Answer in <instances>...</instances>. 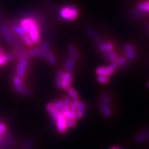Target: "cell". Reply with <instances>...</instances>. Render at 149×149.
I'll list each match as a JSON object with an SVG mask.
<instances>
[{
    "instance_id": "obj_1",
    "label": "cell",
    "mask_w": 149,
    "mask_h": 149,
    "mask_svg": "<svg viewBox=\"0 0 149 149\" xmlns=\"http://www.w3.org/2000/svg\"><path fill=\"white\" fill-rule=\"evenodd\" d=\"M60 15L64 20L74 21L78 16V10L73 6H65L60 9Z\"/></svg>"
},
{
    "instance_id": "obj_2",
    "label": "cell",
    "mask_w": 149,
    "mask_h": 149,
    "mask_svg": "<svg viewBox=\"0 0 149 149\" xmlns=\"http://www.w3.org/2000/svg\"><path fill=\"white\" fill-rule=\"evenodd\" d=\"M39 26L38 25L37 21L34 23L32 26L28 30L27 34L30 39H31L33 44H38L40 41L39 36Z\"/></svg>"
},
{
    "instance_id": "obj_3",
    "label": "cell",
    "mask_w": 149,
    "mask_h": 149,
    "mask_svg": "<svg viewBox=\"0 0 149 149\" xmlns=\"http://www.w3.org/2000/svg\"><path fill=\"white\" fill-rule=\"evenodd\" d=\"M27 65L28 62L27 60L25 58H21L19 61L18 62L17 68H16V77L21 79L23 80L27 68Z\"/></svg>"
},
{
    "instance_id": "obj_4",
    "label": "cell",
    "mask_w": 149,
    "mask_h": 149,
    "mask_svg": "<svg viewBox=\"0 0 149 149\" xmlns=\"http://www.w3.org/2000/svg\"><path fill=\"white\" fill-rule=\"evenodd\" d=\"M117 68V67L114 62L109 65L108 67H100L96 70V73L97 75H104L109 77L113 74L115 70Z\"/></svg>"
},
{
    "instance_id": "obj_5",
    "label": "cell",
    "mask_w": 149,
    "mask_h": 149,
    "mask_svg": "<svg viewBox=\"0 0 149 149\" xmlns=\"http://www.w3.org/2000/svg\"><path fill=\"white\" fill-rule=\"evenodd\" d=\"M65 120H66V118H65L63 113L62 111H60L55 122L57 124V129L60 133H64L67 130V127L66 126V124H65Z\"/></svg>"
},
{
    "instance_id": "obj_6",
    "label": "cell",
    "mask_w": 149,
    "mask_h": 149,
    "mask_svg": "<svg viewBox=\"0 0 149 149\" xmlns=\"http://www.w3.org/2000/svg\"><path fill=\"white\" fill-rule=\"evenodd\" d=\"M46 109L47 111L48 112V113L51 116V118L53 119V120L55 121L57 119V116L58 113H60V111L58 110L53 104V102H50V103L47 104L46 106Z\"/></svg>"
},
{
    "instance_id": "obj_7",
    "label": "cell",
    "mask_w": 149,
    "mask_h": 149,
    "mask_svg": "<svg viewBox=\"0 0 149 149\" xmlns=\"http://www.w3.org/2000/svg\"><path fill=\"white\" fill-rule=\"evenodd\" d=\"M72 81V74L70 72L64 73L63 81H62V88L64 90H67L70 88Z\"/></svg>"
},
{
    "instance_id": "obj_8",
    "label": "cell",
    "mask_w": 149,
    "mask_h": 149,
    "mask_svg": "<svg viewBox=\"0 0 149 149\" xmlns=\"http://www.w3.org/2000/svg\"><path fill=\"white\" fill-rule=\"evenodd\" d=\"M50 48V45L48 42H44V43L42 44L41 47L40 48V52H39V57L42 58L44 59L45 58L46 55L49 52V50Z\"/></svg>"
},
{
    "instance_id": "obj_9",
    "label": "cell",
    "mask_w": 149,
    "mask_h": 149,
    "mask_svg": "<svg viewBox=\"0 0 149 149\" xmlns=\"http://www.w3.org/2000/svg\"><path fill=\"white\" fill-rule=\"evenodd\" d=\"M100 109L102 112V114H103L106 117H109L111 114V111L109 107V104L106 103V102L101 101L100 103Z\"/></svg>"
},
{
    "instance_id": "obj_10",
    "label": "cell",
    "mask_w": 149,
    "mask_h": 149,
    "mask_svg": "<svg viewBox=\"0 0 149 149\" xmlns=\"http://www.w3.org/2000/svg\"><path fill=\"white\" fill-rule=\"evenodd\" d=\"M114 46L109 42H100L99 44V49L102 52H108L109 51L113 50Z\"/></svg>"
},
{
    "instance_id": "obj_11",
    "label": "cell",
    "mask_w": 149,
    "mask_h": 149,
    "mask_svg": "<svg viewBox=\"0 0 149 149\" xmlns=\"http://www.w3.org/2000/svg\"><path fill=\"white\" fill-rule=\"evenodd\" d=\"M124 49L127 58L130 60L134 59L135 56H136V52H135V50H134L130 44H126L124 46Z\"/></svg>"
},
{
    "instance_id": "obj_12",
    "label": "cell",
    "mask_w": 149,
    "mask_h": 149,
    "mask_svg": "<svg viewBox=\"0 0 149 149\" xmlns=\"http://www.w3.org/2000/svg\"><path fill=\"white\" fill-rule=\"evenodd\" d=\"M104 54V58L106 60H108L109 61L112 62H114L115 60L118 58V55L116 54L113 50L109 51V52H105Z\"/></svg>"
},
{
    "instance_id": "obj_13",
    "label": "cell",
    "mask_w": 149,
    "mask_h": 149,
    "mask_svg": "<svg viewBox=\"0 0 149 149\" xmlns=\"http://www.w3.org/2000/svg\"><path fill=\"white\" fill-rule=\"evenodd\" d=\"M1 31L4 36V38L6 40V41L8 42H11V40H13V37L8 28L5 26L2 27Z\"/></svg>"
},
{
    "instance_id": "obj_14",
    "label": "cell",
    "mask_w": 149,
    "mask_h": 149,
    "mask_svg": "<svg viewBox=\"0 0 149 149\" xmlns=\"http://www.w3.org/2000/svg\"><path fill=\"white\" fill-rule=\"evenodd\" d=\"M138 9L142 13H148L149 11L148 1H142L138 4Z\"/></svg>"
},
{
    "instance_id": "obj_15",
    "label": "cell",
    "mask_w": 149,
    "mask_h": 149,
    "mask_svg": "<svg viewBox=\"0 0 149 149\" xmlns=\"http://www.w3.org/2000/svg\"><path fill=\"white\" fill-rule=\"evenodd\" d=\"M68 52L70 54V57L73 60H77L78 58V54L75 47L73 45H70L68 46Z\"/></svg>"
},
{
    "instance_id": "obj_16",
    "label": "cell",
    "mask_w": 149,
    "mask_h": 149,
    "mask_svg": "<svg viewBox=\"0 0 149 149\" xmlns=\"http://www.w3.org/2000/svg\"><path fill=\"white\" fill-rule=\"evenodd\" d=\"M64 72L63 71H59L57 73V78H56V85L57 88H62V81L63 78Z\"/></svg>"
},
{
    "instance_id": "obj_17",
    "label": "cell",
    "mask_w": 149,
    "mask_h": 149,
    "mask_svg": "<svg viewBox=\"0 0 149 149\" xmlns=\"http://www.w3.org/2000/svg\"><path fill=\"white\" fill-rule=\"evenodd\" d=\"M45 58H47V60L48 62L52 65H55L56 64V62H57V60H56L55 56L51 52H49L47 54Z\"/></svg>"
},
{
    "instance_id": "obj_18",
    "label": "cell",
    "mask_w": 149,
    "mask_h": 149,
    "mask_svg": "<svg viewBox=\"0 0 149 149\" xmlns=\"http://www.w3.org/2000/svg\"><path fill=\"white\" fill-rule=\"evenodd\" d=\"M40 52V48H35L27 51L26 52V56L29 57H34L35 56L38 55Z\"/></svg>"
},
{
    "instance_id": "obj_19",
    "label": "cell",
    "mask_w": 149,
    "mask_h": 149,
    "mask_svg": "<svg viewBox=\"0 0 149 149\" xmlns=\"http://www.w3.org/2000/svg\"><path fill=\"white\" fill-rule=\"evenodd\" d=\"M65 67L69 71H71L73 69L74 67V60L71 58L68 57L67 58L66 62H65Z\"/></svg>"
},
{
    "instance_id": "obj_20",
    "label": "cell",
    "mask_w": 149,
    "mask_h": 149,
    "mask_svg": "<svg viewBox=\"0 0 149 149\" xmlns=\"http://www.w3.org/2000/svg\"><path fill=\"white\" fill-rule=\"evenodd\" d=\"M14 30H15L16 33L19 35L22 36V35L26 34V32L24 30V28H23L22 26H21L20 25L15 26V28H14Z\"/></svg>"
},
{
    "instance_id": "obj_21",
    "label": "cell",
    "mask_w": 149,
    "mask_h": 149,
    "mask_svg": "<svg viewBox=\"0 0 149 149\" xmlns=\"http://www.w3.org/2000/svg\"><path fill=\"white\" fill-rule=\"evenodd\" d=\"M21 37H22V39L23 40V42L28 46H32L33 45V42H32L31 39H30V37H29V36H28L27 34H24L21 36Z\"/></svg>"
},
{
    "instance_id": "obj_22",
    "label": "cell",
    "mask_w": 149,
    "mask_h": 149,
    "mask_svg": "<svg viewBox=\"0 0 149 149\" xmlns=\"http://www.w3.org/2000/svg\"><path fill=\"white\" fill-rule=\"evenodd\" d=\"M125 62H126V60H125V58L123 57H120L116 59L114 62V63L116 65V66L118 68L119 67L123 66V65L125 64Z\"/></svg>"
},
{
    "instance_id": "obj_23",
    "label": "cell",
    "mask_w": 149,
    "mask_h": 149,
    "mask_svg": "<svg viewBox=\"0 0 149 149\" xmlns=\"http://www.w3.org/2000/svg\"><path fill=\"white\" fill-rule=\"evenodd\" d=\"M62 113L65 116V118L66 119H74V112H73L71 109L62 112Z\"/></svg>"
},
{
    "instance_id": "obj_24",
    "label": "cell",
    "mask_w": 149,
    "mask_h": 149,
    "mask_svg": "<svg viewBox=\"0 0 149 149\" xmlns=\"http://www.w3.org/2000/svg\"><path fill=\"white\" fill-rule=\"evenodd\" d=\"M68 90V93L69 96H70L72 99L73 100H77L78 99V95L77 92L74 90L73 88H70Z\"/></svg>"
},
{
    "instance_id": "obj_25",
    "label": "cell",
    "mask_w": 149,
    "mask_h": 149,
    "mask_svg": "<svg viewBox=\"0 0 149 149\" xmlns=\"http://www.w3.org/2000/svg\"><path fill=\"white\" fill-rule=\"evenodd\" d=\"M97 80L100 83L102 84H106L108 83L109 81V77L104 76V75H98L97 78Z\"/></svg>"
},
{
    "instance_id": "obj_26",
    "label": "cell",
    "mask_w": 149,
    "mask_h": 149,
    "mask_svg": "<svg viewBox=\"0 0 149 149\" xmlns=\"http://www.w3.org/2000/svg\"><path fill=\"white\" fill-rule=\"evenodd\" d=\"M65 124H66L67 127L70 128L73 127L76 124V119H66L65 120Z\"/></svg>"
},
{
    "instance_id": "obj_27",
    "label": "cell",
    "mask_w": 149,
    "mask_h": 149,
    "mask_svg": "<svg viewBox=\"0 0 149 149\" xmlns=\"http://www.w3.org/2000/svg\"><path fill=\"white\" fill-rule=\"evenodd\" d=\"M80 103V100H79L78 99H77V100H74L71 103V105H70V109L72 111H73V112H75L78 106L79 105V104Z\"/></svg>"
},
{
    "instance_id": "obj_28",
    "label": "cell",
    "mask_w": 149,
    "mask_h": 149,
    "mask_svg": "<svg viewBox=\"0 0 149 149\" xmlns=\"http://www.w3.org/2000/svg\"><path fill=\"white\" fill-rule=\"evenodd\" d=\"M88 33H89L90 36L91 37V38L95 39V40L96 42H100V43L101 42L100 36L98 35H97L95 32L94 33V32L92 31L91 29H88Z\"/></svg>"
},
{
    "instance_id": "obj_29",
    "label": "cell",
    "mask_w": 149,
    "mask_h": 149,
    "mask_svg": "<svg viewBox=\"0 0 149 149\" xmlns=\"http://www.w3.org/2000/svg\"><path fill=\"white\" fill-rule=\"evenodd\" d=\"M53 104H54V106L56 107V108H57L60 111H62V109L63 108V106H64L63 101H60V100L55 101L54 102H53Z\"/></svg>"
},
{
    "instance_id": "obj_30",
    "label": "cell",
    "mask_w": 149,
    "mask_h": 149,
    "mask_svg": "<svg viewBox=\"0 0 149 149\" xmlns=\"http://www.w3.org/2000/svg\"><path fill=\"white\" fill-rule=\"evenodd\" d=\"M7 62L8 61L6 55L4 54V53H0V66H3V65H5Z\"/></svg>"
},
{
    "instance_id": "obj_31",
    "label": "cell",
    "mask_w": 149,
    "mask_h": 149,
    "mask_svg": "<svg viewBox=\"0 0 149 149\" xmlns=\"http://www.w3.org/2000/svg\"><path fill=\"white\" fill-rule=\"evenodd\" d=\"M85 109H86L85 104H84V103H82V102H80V103L79 104V105H78V108H77L76 111H78L79 112H81V113L84 114V113H85Z\"/></svg>"
},
{
    "instance_id": "obj_32",
    "label": "cell",
    "mask_w": 149,
    "mask_h": 149,
    "mask_svg": "<svg viewBox=\"0 0 149 149\" xmlns=\"http://www.w3.org/2000/svg\"><path fill=\"white\" fill-rule=\"evenodd\" d=\"M101 101L106 102V103H107V104H109L110 102V96L108 95L104 94V95H103V96H102V99Z\"/></svg>"
},
{
    "instance_id": "obj_33",
    "label": "cell",
    "mask_w": 149,
    "mask_h": 149,
    "mask_svg": "<svg viewBox=\"0 0 149 149\" xmlns=\"http://www.w3.org/2000/svg\"><path fill=\"white\" fill-rule=\"evenodd\" d=\"M144 139H145V134H140L136 138L137 141L139 142H142L143 141H144Z\"/></svg>"
},
{
    "instance_id": "obj_34",
    "label": "cell",
    "mask_w": 149,
    "mask_h": 149,
    "mask_svg": "<svg viewBox=\"0 0 149 149\" xmlns=\"http://www.w3.org/2000/svg\"><path fill=\"white\" fill-rule=\"evenodd\" d=\"M6 55V59H7V61H8V62L12 61V60H13V58H14L13 55H11V54H6V55Z\"/></svg>"
},
{
    "instance_id": "obj_35",
    "label": "cell",
    "mask_w": 149,
    "mask_h": 149,
    "mask_svg": "<svg viewBox=\"0 0 149 149\" xmlns=\"http://www.w3.org/2000/svg\"><path fill=\"white\" fill-rule=\"evenodd\" d=\"M110 149H120V148H118V147H114L111 148H110Z\"/></svg>"
},
{
    "instance_id": "obj_36",
    "label": "cell",
    "mask_w": 149,
    "mask_h": 149,
    "mask_svg": "<svg viewBox=\"0 0 149 149\" xmlns=\"http://www.w3.org/2000/svg\"><path fill=\"white\" fill-rule=\"evenodd\" d=\"M1 134H0V137H1Z\"/></svg>"
}]
</instances>
